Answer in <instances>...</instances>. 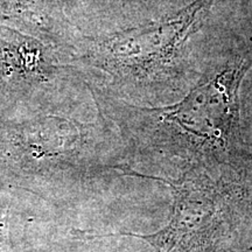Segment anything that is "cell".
<instances>
[{
	"label": "cell",
	"mask_w": 252,
	"mask_h": 252,
	"mask_svg": "<svg viewBox=\"0 0 252 252\" xmlns=\"http://www.w3.org/2000/svg\"><path fill=\"white\" fill-rule=\"evenodd\" d=\"M105 32L121 31L174 13L193 0H99Z\"/></svg>",
	"instance_id": "obj_3"
},
{
	"label": "cell",
	"mask_w": 252,
	"mask_h": 252,
	"mask_svg": "<svg viewBox=\"0 0 252 252\" xmlns=\"http://www.w3.org/2000/svg\"><path fill=\"white\" fill-rule=\"evenodd\" d=\"M252 48L230 33L204 35L198 76L180 102L146 108L108 98L110 116L131 145L169 156L220 161L237 144L239 90Z\"/></svg>",
	"instance_id": "obj_1"
},
{
	"label": "cell",
	"mask_w": 252,
	"mask_h": 252,
	"mask_svg": "<svg viewBox=\"0 0 252 252\" xmlns=\"http://www.w3.org/2000/svg\"><path fill=\"white\" fill-rule=\"evenodd\" d=\"M215 1L193 0L158 20L102 33L88 43V62L119 100L187 93L198 76L193 39L202 32Z\"/></svg>",
	"instance_id": "obj_2"
}]
</instances>
